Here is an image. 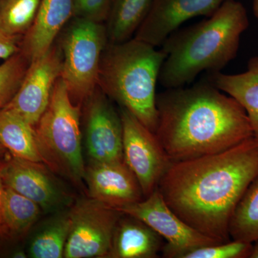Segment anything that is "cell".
Instances as JSON below:
<instances>
[{
  "label": "cell",
  "mask_w": 258,
  "mask_h": 258,
  "mask_svg": "<svg viewBox=\"0 0 258 258\" xmlns=\"http://www.w3.org/2000/svg\"><path fill=\"white\" fill-rule=\"evenodd\" d=\"M30 63L28 58L20 52L0 64V110L14 98Z\"/></svg>",
  "instance_id": "cb8c5ba5"
},
{
  "label": "cell",
  "mask_w": 258,
  "mask_h": 258,
  "mask_svg": "<svg viewBox=\"0 0 258 258\" xmlns=\"http://www.w3.org/2000/svg\"><path fill=\"white\" fill-rule=\"evenodd\" d=\"M41 211L36 203L5 185L3 218L9 238L25 235L38 220Z\"/></svg>",
  "instance_id": "ffe728a7"
},
{
  "label": "cell",
  "mask_w": 258,
  "mask_h": 258,
  "mask_svg": "<svg viewBox=\"0 0 258 258\" xmlns=\"http://www.w3.org/2000/svg\"><path fill=\"white\" fill-rule=\"evenodd\" d=\"M113 0H74V17L103 23L109 15Z\"/></svg>",
  "instance_id": "484cf974"
},
{
  "label": "cell",
  "mask_w": 258,
  "mask_h": 258,
  "mask_svg": "<svg viewBox=\"0 0 258 258\" xmlns=\"http://www.w3.org/2000/svg\"><path fill=\"white\" fill-rule=\"evenodd\" d=\"M4 164L5 161H0V241L9 238L3 218V195H4L5 189V184L3 179V169Z\"/></svg>",
  "instance_id": "83f0119b"
},
{
  "label": "cell",
  "mask_w": 258,
  "mask_h": 258,
  "mask_svg": "<svg viewBox=\"0 0 258 258\" xmlns=\"http://www.w3.org/2000/svg\"><path fill=\"white\" fill-rule=\"evenodd\" d=\"M252 249V243L231 240L191 249L181 258H249Z\"/></svg>",
  "instance_id": "d4e9b609"
},
{
  "label": "cell",
  "mask_w": 258,
  "mask_h": 258,
  "mask_svg": "<svg viewBox=\"0 0 258 258\" xmlns=\"http://www.w3.org/2000/svg\"><path fill=\"white\" fill-rule=\"evenodd\" d=\"M7 149H5L1 144H0V158L3 157L4 156L5 152H6Z\"/></svg>",
  "instance_id": "1f68e13d"
},
{
  "label": "cell",
  "mask_w": 258,
  "mask_h": 258,
  "mask_svg": "<svg viewBox=\"0 0 258 258\" xmlns=\"http://www.w3.org/2000/svg\"><path fill=\"white\" fill-rule=\"evenodd\" d=\"M249 25L244 5L237 0H225L207 20L164 41L166 58L159 82L168 89L183 87L203 71H221L235 58L241 35Z\"/></svg>",
  "instance_id": "3957f363"
},
{
  "label": "cell",
  "mask_w": 258,
  "mask_h": 258,
  "mask_svg": "<svg viewBox=\"0 0 258 258\" xmlns=\"http://www.w3.org/2000/svg\"><path fill=\"white\" fill-rule=\"evenodd\" d=\"M74 0H42L36 20L23 37L21 50L30 62L43 55L74 18Z\"/></svg>",
  "instance_id": "9a60e30c"
},
{
  "label": "cell",
  "mask_w": 258,
  "mask_h": 258,
  "mask_svg": "<svg viewBox=\"0 0 258 258\" xmlns=\"http://www.w3.org/2000/svg\"><path fill=\"white\" fill-rule=\"evenodd\" d=\"M166 54L133 38L107 44L102 55L98 86L155 133L158 124L156 86Z\"/></svg>",
  "instance_id": "277c9868"
},
{
  "label": "cell",
  "mask_w": 258,
  "mask_h": 258,
  "mask_svg": "<svg viewBox=\"0 0 258 258\" xmlns=\"http://www.w3.org/2000/svg\"><path fill=\"white\" fill-rule=\"evenodd\" d=\"M117 210L145 222L166 241L161 251L164 257L181 258L191 249L219 242L183 221L168 206L158 189L142 201Z\"/></svg>",
  "instance_id": "ba28073f"
},
{
  "label": "cell",
  "mask_w": 258,
  "mask_h": 258,
  "mask_svg": "<svg viewBox=\"0 0 258 258\" xmlns=\"http://www.w3.org/2000/svg\"><path fill=\"white\" fill-rule=\"evenodd\" d=\"M62 67V52L55 41L45 53L30 62L18 92L5 107L35 126L48 106Z\"/></svg>",
  "instance_id": "8fae6325"
},
{
  "label": "cell",
  "mask_w": 258,
  "mask_h": 258,
  "mask_svg": "<svg viewBox=\"0 0 258 258\" xmlns=\"http://www.w3.org/2000/svg\"><path fill=\"white\" fill-rule=\"evenodd\" d=\"M42 0H0V31L24 37L36 20Z\"/></svg>",
  "instance_id": "603a6c76"
},
{
  "label": "cell",
  "mask_w": 258,
  "mask_h": 258,
  "mask_svg": "<svg viewBox=\"0 0 258 258\" xmlns=\"http://www.w3.org/2000/svg\"><path fill=\"white\" fill-rule=\"evenodd\" d=\"M225 0H152L134 38L159 46L181 24L195 17L208 18Z\"/></svg>",
  "instance_id": "7c38bea8"
},
{
  "label": "cell",
  "mask_w": 258,
  "mask_h": 258,
  "mask_svg": "<svg viewBox=\"0 0 258 258\" xmlns=\"http://www.w3.org/2000/svg\"><path fill=\"white\" fill-rule=\"evenodd\" d=\"M84 179L90 198L115 210L145 198L137 176L124 160L91 163Z\"/></svg>",
  "instance_id": "4fadbf2b"
},
{
  "label": "cell",
  "mask_w": 258,
  "mask_h": 258,
  "mask_svg": "<svg viewBox=\"0 0 258 258\" xmlns=\"http://www.w3.org/2000/svg\"><path fill=\"white\" fill-rule=\"evenodd\" d=\"M0 144L13 157L43 162L33 125L7 107L0 110Z\"/></svg>",
  "instance_id": "ac0fdd59"
},
{
  "label": "cell",
  "mask_w": 258,
  "mask_h": 258,
  "mask_svg": "<svg viewBox=\"0 0 258 258\" xmlns=\"http://www.w3.org/2000/svg\"><path fill=\"white\" fill-rule=\"evenodd\" d=\"M258 176V138L223 152L171 162L157 189L177 216L219 242L231 240L234 210Z\"/></svg>",
  "instance_id": "6da1fadb"
},
{
  "label": "cell",
  "mask_w": 258,
  "mask_h": 258,
  "mask_svg": "<svg viewBox=\"0 0 258 258\" xmlns=\"http://www.w3.org/2000/svg\"><path fill=\"white\" fill-rule=\"evenodd\" d=\"M252 9L254 17L258 20V0H252Z\"/></svg>",
  "instance_id": "f546056e"
},
{
  "label": "cell",
  "mask_w": 258,
  "mask_h": 258,
  "mask_svg": "<svg viewBox=\"0 0 258 258\" xmlns=\"http://www.w3.org/2000/svg\"><path fill=\"white\" fill-rule=\"evenodd\" d=\"M81 106L71 100L60 77L56 81L46 110L34 126L43 162L75 184L84 179Z\"/></svg>",
  "instance_id": "5b68a950"
},
{
  "label": "cell",
  "mask_w": 258,
  "mask_h": 258,
  "mask_svg": "<svg viewBox=\"0 0 258 258\" xmlns=\"http://www.w3.org/2000/svg\"><path fill=\"white\" fill-rule=\"evenodd\" d=\"M5 186L36 203L42 210L52 212L64 203V194L40 163L11 158L5 161Z\"/></svg>",
  "instance_id": "5bb4252c"
},
{
  "label": "cell",
  "mask_w": 258,
  "mask_h": 258,
  "mask_svg": "<svg viewBox=\"0 0 258 258\" xmlns=\"http://www.w3.org/2000/svg\"><path fill=\"white\" fill-rule=\"evenodd\" d=\"M56 42L62 55L60 79L73 102L82 106L98 87L101 57L108 43L106 25L74 17Z\"/></svg>",
  "instance_id": "8992f818"
},
{
  "label": "cell",
  "mask_w": 258,
  "mask_h": 258,
  "mask_svg": "<svg viewBox=\"0 0 258 258\" xmlns=\"http://www.w3.org/2000/svg\"><path fill=\"white\" fill-rule=\"evenodd\" d=\"M210 83L233 98L244 108L252 133L258 138V56L251 57L247 70L238 74L212 73Z\"/></svg>",
  "instance_id": "e0dca14e"
},
{
  "label": "cell",
  "mask_w": 258,
  "mask_h": 258,
  "mask_svg": "<svg viewBox=\"0 0 258 258\" xmlns=\"http://www.w3.org/2000/svg\"><path fill=\"white\" fill-rule=\"evenodd\" d=\"M69 212L71 226L63 257H108L121 212L92 198L79 200Z\"/></svg>",
  "instance_id": "52a82bcc"
},
{
  "label": "cell",
  "mask_w": 258,
  "mask_h": 258,
  "mask_svg": "<svg viewBox=\"0 0 258 258\" xmlns=\"http://www.w3.org/2000/svg\"><path fill=\"white\" fill-rule=\"evenodd\" d=\"M155 134L171 162L223 152L254 137L244 108L211 84L157 95Z\"/></svg>",
  "instance_id": "7a4b0ae2"
},
{
  "label": "cell",
  "mask_w": 258,
  "mask_h": 258,
  "mask_svg": "<svg viewBox=\"0 0 258 258\" xmlns=\"http://www.w3.org/2000/svg\"><path fill=\"white\" fill-rule=\"evenodd\" d=\"M83 105L86 146L91 163L123 161L121 117L106 93L98 86Z\"/></svg>",
  "instance_id": "30bf717a"
},
{
  "label": "cell",
  "mask_w": 258,
  "mask_h": 258,
  "mask_svg": "<svg viewBox=\"0 0 258 258\" xmlns=\"http://www.w3.org/2000/svg\"><path fill=\"white\" fill-rule=\"evenodd\" d=\"M249 258H258V241L252 244V252Z\"/></svg>",
  "instance_id": "f1b7e54d"
},
{
  "label": "cell",
  "mask_w": 258,
  "mask_h": 258,
  "mask_svg": "<svg viewBox=\"0 0 258 258\" xmlns=\"http://www.w3.org/2000/svg\"><path fill=\"white\" fill-rule=\"evenodd\" d=\"M123 125V160L137 176L144 198L157 189L171 161L155 133L125 108L119 112Z\"/></svg>",
  "instance_id": "9c48e42d"
},
{
  "label": "cell",
  "mask_w": 258,
  "mask_h": 258,
  "mask_svg": "<svg viewBox=\"0 0 258 258\" xmlns=\"http://www.w3.org/2000/svg\"><path fill=\"white\" fill-rule=\"evenodd\" d=\"M152 0H113L106 20L109 43L132 39L149 13Z\"/></svg>",
  "instance_id": "d6986e66"
},
{
  "label": "cell",
  "mask_w": 258,
  "mask_h": 258,
  "mask_svg": "<svg viewBox=\"0 0 258 258\" xmlns=\"http://www.w3.org/2000/svg\"><path fill=\"white\" fill-rule=\"evenodd\" d=\"M13 257L16 258H25L27 257V254L23 250H18L13 254Z\"/></svg>",
  "instance_id": "4dcf8cb0"
},
{
  "label": "cell",
  "mask_w": 258,
  "mask_h": 258,
  "mask_svg": "<svg viewBox=\"0 0 258 258\" xmlns=\"http://www.w3.org/2000/svg\"><path fill=\"white\" fill-rule=\"evenodd\" d=\"M231 240L253 244L258 241V176L234 210L229 224Z\"/></svg>",
  "instance_id": "44dd1931"
},
{
  "label": "cell",
  "mask_w": 258,
  "mask_h": 258,
  "mask_svg": "<svg viewBox=\"0 0 258 258\" xmlns=\"http://www.w3.org/2000/svg\"><path fill=\"white\" fill-rule=\"evenodd\" d=\"M71 226L69 212L49 222L32 239L29 248L30 257H63Z\"/></svg>",
  "instance_id": "7402d4cb"
},
{
  "label": "cell",
  "mask_w": 258,
  "mask_h": 258,
  "mask_svg": "<svg viewBox=\"0 0 258 258\" xmlns=\"http://www.w3.org/2000/svg\"><path fill=\"white\" fill-rule=\"evenodd\" d=\"M23 37L11 36L0 31V59L7 60L21 50Z\"/></svg>",
  "instance_id": "4316f807"
},
{
  "label": "cell",
  "mask_w": 258,
  "mask_h": 258,
  "mask_svg": "<svg viewBox=\"0 0 258 258\" xmlns=\"http://www.w3.org/2000/svg\"><path fill=\"white\" fill-rule=\"evenodd\" d=\"M164 239L145 222L122 213L113 235L108 258H156Z\"/></svg>",
  "instance_id": "2e32d148"
}]
</instances>
